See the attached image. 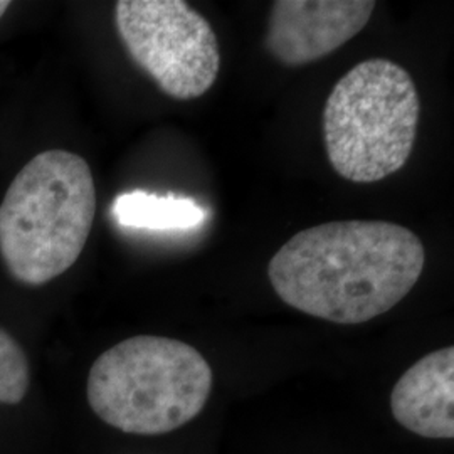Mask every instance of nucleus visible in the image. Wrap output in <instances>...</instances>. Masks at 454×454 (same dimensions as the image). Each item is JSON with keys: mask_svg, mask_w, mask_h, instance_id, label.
<instances>
[{"mask_svg": "<svg viewBox=\"0 0 454 454\" xmlns=\"http://www.w3.org/2000/svg\"><path fill=\"white\" fill-rule=\"evenodd\" d=\"M421 238L387 221H333L294 234L270 261L268 278L292 309L358 325L394 309L419 281Z\"/></svg>", "mask_w": 454, "mask_h": 454, "instance_id": "nucleus-1", "label": "nucleus"}, {"mask_svg": "<svg viewBox=\"0 0 454 454\" xmlns=\"http://www.w3.org/2000/svg\"><path fill=\"white\" fill-rule=\"evenodd\" d=\"M29 390V362L11 333L0 328V404L16 406Z\"/></svg>", "mask_w": 454, "mask_h": 454, "instance_id": "nucleus-9", "label": "nucleus"}, {"mask_svg": "<svg viewBox=\"0 0 454 454\" xmlns=\"http://www.w3.org/2000/svg\"><path fill=\"white\" fill-rule=\"evenodd\" d=\"M214 373L185 341L138 335L95 360L88 403L101 421L127 434L157 436L197 418L211 395Z\"/></svg>", "mask_w": 454, "mask_h": 454, "instance_id": "nucleus-3", "label": "nucleus"}, {"mask_svg": "<svg viewBox=\"0 0 454 454\" xmlns=\"http://www.w3.org/2000/svg\"><path fill=\"white\" fill-rule=\"evenodd\" d=\"M394 419L427 439L454 438V348L419 358L390 394Z\"/></svg>", "mask_w": 454, "mask_h": 454, "instance_id": "nucleus-7", "label": "nucleus"}, {"mask_svg": "<svg viewBox=\"0 0 454 454\" xmlns=\"http://www.w3.org/2000/svg\"><path fill=\"white\" fill-rule=\"evenodd\" d=\"M114 22L131 59L167 97H204L221 71L209 20L184 0H120Z\"/></svg>", "mask_w": 454, "mask_h": 454, "instance_id": "nucleus-5", "label": "nucleus"}, {"mask_svg": "<svg viewBox=\"0 0 454 454\" xmlns=\"http://www.w3.org/2000/svg\"><path fill=\"white\" fill-rule=\"evenodd\" d=\"M375 5L372 0H276L264 48L288 67L320 61L365 29Z\"/></svg>", "mask_w": 454, "mask_h": 454, "instance_id": "nucleus-6", "label": "nucleus"}, {"mask_svg": "<svg viewBox=\"0 0 454 454\" xmlns=\"http://www.w3.org/2000/svg\"><path fill=\"white\" fill-rule=\"evenodd\" d=\"M421 99L406 69L373 58L354 66L324 108L332 168L354 184L387 179L406 165L418 138Z\"/></svg>", "mask_w": 454, "mask_h": 454, "instance_id": "nucleus-4", "label": "nucleus"}, {"mask_svg": "<svg viewBox=\"0 0 454 454\" xmlns=\"http://www.w3.org/2000/svg\"><path fill=\"white\" fill-rule=\"evenodd\" d=\"M112 215L120 226L172 231L202 224L207 219V211L191 197L135 191L114 199Z\"/></svg>", "mask_w": 454, "mask_h": 454, "instance_id": "nucleus-8", "label": "nucleus"}, {"mask_svg": "<svg viewBox=\"0 0 454 454\" xmlns=\"http://www.w3.org/2000/svg\"><path fill=\"white\" fill-rule=\"evenodd\" d=\"M11 7V2H7V0H0V17L5 14V11Z\"/></svg>", "mask_w": 454, "mask_h": 454, "instance_id": "nucleus-10", "label": "nucleus"}, {"mask_svg": "<svg viewBox=\"0 0 454 454\" xmlns=\"http://www.w3.org/2000/svg\"><path fill=\"white\" fill-rule=\"evenodd\" d=\"M97 187L88 162L66 150L35 155L0 204V256L17 281L41 286L66 273L88 243Z\"/></svg>", "mask_w": 454, "mask_h": 454, "instance_id": "nucleus-2", "label": "nucleus"}]
</instances>
